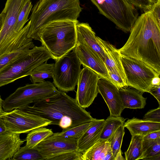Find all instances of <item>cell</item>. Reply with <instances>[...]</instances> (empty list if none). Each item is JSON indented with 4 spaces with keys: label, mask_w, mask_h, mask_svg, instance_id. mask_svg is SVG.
I'll return each mask as SVG.
<instances>
[{
    "label": "cell",
    "mask_w": 160,
    "mask_h": 160,
    "mask_svg": "<svg viewBox=\"0 0 160 160\" xmlns=\"http://www.w3.org/2000/svg\"><path fill=\"white\" fill-rule=\"evenodd\" d=\"M120 54L140 60L160 74V24L149 10L138 16Z\"/></svg>",
    "instance_id": "6da1fadb"
},
{
    "label": "cell",
    "mask_w": 160,
    "mask_h": 160,
    "mask_svg": "<svg viewBox=\"0 0 160 160\" xmlns=\"http://www.w3.org/2000/svg\"><path fill=\"white\" fill-rule=\"evenodd\" d=\"M21 109L47 119L63 129L92 121L94 118L75 99L59 91L54 95Z\"/></svg>",
    "instance_id": "7a4b0ae2"
},
{
    "label": "cell",
    "mask_w": 160,
    "mask_h": 160,
    "mask_svg": "<svg viewBox=\"0 0 160 160\" xmlns=\"http://www.w3.org/2000/svg\"><path fill=\"white\" fill-rule=\"evenodd\" d=\"M82 10L79 0H38L31 9L28 38L40 41L44 26L54 21H78Z\"/></svg>",
    "instance_id": "3957f363"
},
{
    "label": "cell",
    "mask_w": 160,
    "mask_h": 160,
    "mask_svg": "<svg viewBox=\"0 0 160 160\" xmlns=\"http://www.w3.org/2000/svg\"><path fill=\"white\" fill-rule=\"evenodd\" d=\"M78 21H54L44 26L39 33L40 41L55 60L72 50L77 44Z\"/></svg>",
    "instance_id": "277c9868"
},
{
    "label": "cell",
    "mask_w": 160,
    "mask_h": 160,
    "mask_svg": "<svg viewBox=\"0 0 160 160\" xmlns=\"http://www.w3.org/2000/svg\"><path fill=\"white\" fill-rule=\"evenodd\" d=\"M29 0H7L2 11L5 18L0 32V55L15 51L32 41V39L28 37L30 21L19 32L14 31L19 13Z\"/></svg>",
    "instance_id": "5b68a950"
},
{
    "label": "cell",
    "mask_w": 160,
    "mask_h": 160,
    "mask_svg": "<svg viewBox=\"0 0 160 160\" xmlns=\"http://www.w3.org/2000/svg\"><path fill=\"white\" fill-rule=\"evenodd\" d=\"M52 58L43 46H35L0 70V87L29 75L39 65Z\"/></svg>",
    "instance_id": "8992f818"
},
{
    "label": "cell",
    "mask_w": 160,
    "mask_h": 160,
    "mask_svg": "<svg viewBox=\"0 0 160 160\" xmlns=\"http://www.w3.org/2000/svg\"><path fill=\"white\" fill-rule=\"evenodd\" d=\"M100 14L125 32H130L138 17L137 8L129 0H90Z\"/></svg>",
    "instance_id": "52a82bcc"
},
{
    "label": "cell",
    "mask_w": 160,
    "mask_h": 160,
    "mask_svg": "<svg viewBox=\"0 0 160 160\" xmlns=\"http://www.w3.org/2000/svg\"><path fill=\"white\" fill-rule=\"evenodd\" d=\"M59 91L53 83L47 81L27 84L19 87L2 102L5 112L15 109H22L32 103L51 97Z\"/></svg>",
    "instance_id": "ba28073f"
},
{
    "label": "cell",
    "mask_w": 160,
    "mask_h": 160,
    "mask_svg": "<svg viewBox=\"0 0 160 160\" xmlns=\"http://www.w3.org/2000/svg\"><path fill=\"white\" fill-rule=\"evenodd\" d=\"M55 61L52 83L59 91L74 90L82 70L76 53L73 50Z\"/></svg>",
    "instance_id": "9c48e42d"
},
{
    "label": "cell",
    "mask_w": 160,
    "mask_h": 160,
    "mask_svg": "<svg viewBox=\"0 0 160 160\" xmlns=\"http://www.w3.org/2000/svg\"><path fill=\"white\" fill-rule=\"evenodd\" d=\"M120 59L125 73L127 86L148 92L152 81L160 74L143 62L121 54Z\"/></svg>",
    "instance_id": "30bf717a"
},
{
    "label": "cell",
    "mask_w": 160,
    "mask_h": 160,
    "mask_svg": "<svg viewBox=\"0 0 160 160\" xmlns=\"http://www.w3.org/2000/svg\"><path fill=\"white\" fill-rule=\"evenodd\" d=\"M7 131L18 134L28 133L36 128L50 125L51 121L21 109H15L2 115Z\"/></svg>",
    "instance_id": "8fae6325"
},
{
    "label": "cell",
    "mask_w": 160,
    "mask_h": 160,
    "mask_svg": "<svg viewBox=\"0 0 160 160\" xmlns=\"http://www.w3.org/2000/svg\"><path fill=\"white\" fill-rule=\"evenodd\" d=\"M103 51L104 63L111 82L119 89L127 86L126 77L120 59L118 49L108 42L97 36Z\"/></svg>",
    "instance_id": "7c38bea8"
},
{
    "label": "cell",
    "mask_w": 160,
    "mask_h": 160,
    "mask_svg": "<svg viewBox=\"0 0 160 160\" xmlns=\"http://www.w3.org/2000/svg\"><path fill=\"white\" fill-rule=\"evenodd\" d=\"M99 78L98 75L89 68L84 67L82 69L75 98L81 107L85 109L88 108L97 97Z\"/></svg>",
    "instance_id": "4fadbf2b"
},
{
    "label": "cell",
    "mask_w": 160,
    "mask_h": 160,
    "mask_svg": "<svg viewBox=\"0 0 160 160\" xmlns=\"http://www.w3.org/2000/svg\"><path fill=\"white\" fill-rule=\"evenodd\" d=\"M77 140L53 133L34 148L39 152L44 160H51L63 153L77 151Z\"/></svg>",
    "instance_id": "5bb4252c"
},
{
    "label": "cell",
    "mask_w": 160,
    "mask_h": 160,
    "mask_svg": "<svg viewBox=\"0 0 160 160\" xmlns=\"http://www.w3.org/2000/svg\"><path fill=\"white\" fill-rule=\"evenodd\" d=\"M98 92L102 96L109 111L110 116H121L123 106L119 89L110 81L99 78L98 83Z\"/></svg>",
    "instance_id": "9a60e30c"
},
{
    "label": "cell",
    "mask_w": 160,
    "mask_h": 160,
    "mask_svg": "<svg viewBox=\"0 0 160 160\" xmlns=\"http://www.w3.org/2000/svg\"><path fill=\"white\" fill-rule=\"evenodd\" d=\"M73 50L84 67L92 70L99 78L111 82L104 62L96 53L86 46L78 43Z\"/></svg>",
    "instance_id": "2e32d148"
},
{
    "label": "cell",
    "mask_w": 160,
    "mask_h": 160,
    "mask_svg": "<svg viewBox=\"0 0 160 160\" xmlns=\"http://www.w3.org/2000/svg\"><path fill=\"white\" fill-rule=\"evenodd\" d=\"M76 32L77 43L88 47L104 62L103 51L98 42L95 33L89 24L78 22L76 25Z\"/></svg>",
    "instance_id": "e0dca14e"
},
{
    "label": "cell",
    "mask_w": 160,
    "mask_h": 160,
    "mask_svg": "<svg viewBox=\"0 0 160 160\" xmlns=\"http://www.w3.org/2000/svg\"><path fill=\"white\" fill-rule=\"evenodd\" d=\"M25 140L20 134L6 132L0 133V160H12Z\"/></svg>",
    "instance_id": "ac0fdd59"
},
{
    "label": "cell",
    "mask_w": 160,
    "mask_h": 160,
    "mask_svg": "<svg viewBox=\"0 0 160 160\" xmlns=\"http://www.w3.org/2000/svg\"><path fill=\"white\" fill-rule=\"evenodd\" d=\"M104 121V119H93L89 127L77 140L78 151L84 152L100 139Z\"/></svg>",
    "instance_id": "d6986e66"
},
{
    "label": "cell",
    "mask_w": 160,
    "mask_h": 160,
    "mask_svg": "<svg viewBox=\"0 0 160 160\" xmlns=\"http://www.w3.org/2000/svg\"><path fill=\"white\" fill-rule=\"evenodd\" d=\"M82 160H113L108 140L99 139L82 153Z\"/></svg>",
    "instance_id": "ffe728a7"
},
{
    "label": "cell",
    "mask_w": 160,
    "mask_h": 160,
    "mask_svg": "<svg viewBox=\"0 0 160 160\" xmlns=\"http://www.w3.org/2000/svg\"><path fill=\"white\" fill-rule=\"evenodd\" d=\"M119 92L124 108L142 109L145 107L147 98L143 97L144 92L128 86L119 88Z\"/></svg>",
    "instance_id": "44dd1931"
},
{
    "label": "cell",
    "mask_w": 160,
    "mask_h": 160,
    "mask_svg": "<svg viewBox=\"0 0 160 160\" xmlns=\"http://www.w3.org/2000/svg\"><path fill=\"white\" fill-rule=\"evenodd\" d=\"M124 128L129 131L132 136H143L150 132L160 130V122H157L133 118L124 123Z\"/></svg>",
    "instance_id": "7402d4cb"
},
{
    "label": "cell",
    "mask_w": 160,
    "mask_h": 160,
    "mask_svg": "<svg viewBox=\"0 0 160 160\" xmlns=\"http://www.w3.org/2000/svg\"><path fill=\"white\" fill-rule=\"evenodd\" d=\"M54 64H48L47 62L35 68L29 76L32 83H40L45 81V79L52 78Z\"/></svg>",
    "instance_id": "603a6c76"
},
{
    "label": "cell",
    "mask_w": 160,
    "mask_h": 160,
    "mask_svg": "<svg viewBox=\"0 0 160 160\" xmlns=\"http://www.w3.org/2000/svg\"><path fill=\"white\" fill-rule=\"evenodd\" d=\"M142 142V136H132L128 148L124 153L125 160L142 159L143 154Z\"/></svg>",
    "instance_id": "cb8c5ba5"
},
{
    "label": "cell",
    "mask_w": 160,
    "mask_h": 160,
    "mask_svg": "<svg viewBox=\"0 0 160 160\" xmlns=\"http://www.w3.org/2000/svg\"><path fill=\"white\" fill-rule=\"evenodd\" d=\"M53 133L52 129L44 127L33 129L28 133L25 140L26 141L25 146L29 148H33Z\"/></svg>",
    "instance_id": "d4e9b609"
},
{
    "label": "cell",
    "mask_w": 160,
    "mask_h": 160,
    "mask_svg": "<svg viewBox=\"0 0 160 160\" xmlns=\"http://www.w3.org/2000/svg\"><path fill=\"white\" fill-rule=\"evenodd\" d=\"M143 154L142 159L160 160V138L143 141Z\"/></svg>",
    "instance_id": "484cf974"
},
{
    "label": "cell",
    "mask_w": 160,
    "mask_h": 160,
    "mask_svg": "<svg viewBox=\"0 0 160 160\" xmlns=\"http://www.w3.org/2000/svg\"><path fill=\"white\" fill-rule=\"evenodd\" d=\"M125 120L121 116H109L105 120L100 139L108 140L120 126L124 124Z\"/></svg>",
    "instance_id": "4316f807"
},
{
    "label": "cell",
    "mask_w": 160,
    "mask_h": 160,
    "mask_svg": "<svg viewBox=\"0 0 160 160\" xmlns=\"http://www.w3.org/2000/svg\"><path fill=\"white\" fill-rule=\"evenodd\" d=\"M123 124L120 126L108 139L111 149L113 160L121 151V148L125 134Z\"/></svg>",
    "instance_id": "83f0119b"
},
{
    "label": "cell",
    "mask_w": 160,
    "mask_h": 160,
    "mask_svg": "<svg viewBox=\"0 0 160 160\" xmlns=\"http://www.w3.org/2000/svg\"><path fill=\"white\" fill-rule=\"evenodd\" d=\"M35 46L31 41L19 49L0 55V70L12 60L22 56Z\"/></svg>",
    "instance_id": "f1b7e54d"
},
{
    "label": "cell",
    "mask_w": 160,
    "mask_h": 160,
    "mask_svg": "<svg viewBox=\"0 0 160 160\" xmlns=\"http://www.w3.org/2000/svg\"><path fill=\"white\" fill-rule=\"evenodd\" d=\"M12 160H44L39 152L35 148H29L26 146L20 148L14 155Z\"/></svg>",
    "instance_id": "f546056e"
},
{
    "label": "cell",
    "mask_w": 160,
    "mask_h": 160,
    "mask_svg": "<svg viewBox=\"0 0 160 160\" xmlns=\"http://www.w3.org/2000/svg\"><path fill=\"white\" fill-rule=\"evenodd\" d=\"M91 123V121L84 123L74 127L63 129L61 132L56 133L60 136L78 139L89 127Z\"/></svg>",
    "instance_id": "4dcf8cb0"
},
{
    "label": "cell",
    "mask_w": 160,
    "mask_h": 160,
    "mask_svg": "<svg viewBox=\"0 0 160 160\" xmlns=\"http://www.w3.org/2000/svg\"><path fill=\"white\" fill-rule=\"evenodd\" d=\"M32 8L30 0L27 2L21 9L18 15L14 27V31L17 33L20 32L24 28L26 22L28 21L29 14Z\"/></svg>",
    "instance_id": "1f68e13d"
},
{
    "label": "cell",
    "mask_w": 160,
    "mask_h": 160,
    "mask_svg": "<svg viewBox=\"0 0 160 160\" xmlns=\"http://www.w3.org/2000/svg\"><path fill=\"white\" fill-rule=\"evenodd\" d=\"M137 8L144 12L150 10L157 0H129Z\"/></svg>",
    "instance_id": "d6a6232c"
},
{
    "label": "cell",
    "mask_w": 160,
    "mask_h": 160,
    "mask_svg": "<svg viewBox=\"0 0 160 160\" xmlns=\"http://www.w3.org/2000/svg\"><path fill=\"white\" fill-rule=\"evenodd\" d=\"M82 153L78 151L68 152L57 156L51 160H82Z\"/></svg>",
    "instance_id": "836d02e7"
},
{
    "label": "cell",
    "mask_w": 160,
    "mask_h": 160,
    "mask_svg": "<svg viewBox=\"0 0 160 160\" xmlns=\"http://www.w3.org/2000/svg\"><path fill=\"white\" fill-rule=\"evenodd\" d=\"M143 119L157 122H160V106L149 111L144 115Z\"/></svg>",
    "instance_id": "e575fe53"
},
{
    "label": "cell",
    "mask_w": 160,
    "mask_h": 160,
    "mask_svg": "<svg viewBox=\"0 0 160 160\" xmlns=\"http://www.w3.org/2000/svg\"><path fill=\"white\" fill-rule=\"evenodd\" d=\"M151 10L158 22L160 24V0H157L153 5Z\"/></svg>",
    "instance_id": "d590c367"
},
{
    "label": "cell",
    "mask_w": 160,
    "mask_h": 160,
    "mask_svg": "<svg viewBox=\"0 0 160 160\" xmlns=\"http://www.w3.org/2000/svg\"><path fill=\"white\" fill-rule=\"evenodd\" d=\"M149 93L152 95L157 100L160 105V84L152 85L150 89Z\"/></svg>",
    "instance_id": "8d00e7d4"
},
{
    "label": "cell",
    "mask_w": 160,
    "mask_h": 160,
    "mask_svg": "<svg viewBox=\"0 0 160 160\" xmlns=\"http://www.w3.org/2000/svg\"><path fill=\"white\" fill-rule=\"evenodd\" d=\"M160 138V130L154 131L143 136V141L154 140Z\"/></svg>",
    "instance_id": "74e56055"
},
{
    "label": "cell",
    "mask_w": 160,
    "mask_h": 160,
    "mask_svg": "<svg viewBox=\"0 0 160 160\" xmlns=\"http://www.w3.org/2000/svg\"><path fill=\"white\" fill-rule=\"evenodd\" d=\"M7 132L5 125L2 117L0 115V133Z\"/></svg>",
    "instance_id": "f35d334b"
},
{
    "label": "cell",
    "mask_w": 160,
    "mask_h": 160,
    "mask_svg": "<svg viewBox=\"0 0 160 160\" xmlns=\"http://www.w3.org/2000/svg\"><path fill=\"white\" fill-rule=\"evenodd\" d=\"M160 84V76H156L154 78L152 81V85H158Z\"/></svg>",
    "instance_id": "ab89813d"
},
{
    "label": "cell",
    "mask_w": 160,
    "mask_h": 160,
    "mask_svg": "<svg viewBox=\"0 0 160 160\" xmlns=\"http://www.w3.org/2000/svg\"><path fill=\"white\" fill-rule=\"evenodd\" d=\"M5 18V15L2 11L0 14V32L1 31Z\"/></svg>",
    "instance_id": "60d3db41"
},
{
    "label": "cell",
    "mask_w": 160,
    "mask_h": 160,
    "mask_svg": "<svg viewBox=\"0 0 160 160\" xmlns=\"http://www.w3.org/2000/svg\"><path fill=\"white\" fill-rule=\"evenodd\" d=\"M3 101L0 95V115H3L6 112L3 110L2 108V104Z\"/></svg>",
    "instance_id": "b9f144b4"
},
{
    "label": "cell",
    "mask_w": 160,
    "mask_h": 160,
    "mask_svg": "<svg viewBox=\"0 0 160 160\" xmlns=\"http://www.w3.org/2000/svg\"><path fill=\"white\" fill-rule=\"evenodd\" d=\"M122 154L121 151L118 154L115 160H125V159L122 155Z\"/></svg>",
    "instance_id": "7bdbcfd3"
}]
</instances>
